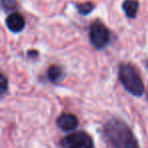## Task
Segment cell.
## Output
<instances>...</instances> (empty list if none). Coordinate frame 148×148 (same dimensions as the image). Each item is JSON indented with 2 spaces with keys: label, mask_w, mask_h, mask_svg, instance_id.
<instances>
[{
  "label": "cell",
  "mask_w": 148,
  "mask_h": 148,
  "mask_svg": "<svg viewBox=\"0 0 148 148\" xmlns=\"http://www.w3.org/2000/svg\"><path fill=\"white\" fill-rule=\"evenodd\" d=\"M89 39L92 46L97 50H101L109 44L111 34L108 27L101 21H95L89 27Z\"/></svg>",
  "instance_id": "3957f363"
},
{
  "label": "cell",
  "mask_w": 148,
  "mask_h": 148,
  "mask_svg": "<svg viewBox=\"0 0 148 148\" xmlns=\"http://www.w3.org/2000/svg\"><path fill=\"white\" fill-rule=\"evenodd\" d=\"M122 8L129 18H135L139 8V3L137 0H125L122 4Z\"/></svg>",
  "instance_id": "52a82bcc"
},
{
  "label": "cell",
  "mask_w": 148,
  "mask_h": 148,
  "mask_svg": "<svg viewBox=\"0 0 148 148\" xmlns=\"http://www.w3.org/2000/svg\"><path fill=\"white\" fill-rule=\"evenodd\" d=\"M56 123H57L58 127L63 131H73L78 126V119L76 118V116L72 115V114L64 113L58 117Z\"/></svg>",
  "instance_id": "5b68a950"
},
{
  "label": "cell",
  "mask_w": 148,
  "mask_h": 148,
  "mask_svg": "<svg viewBox=\"0 0 148 148\" xmlns=\"http://www.w3.org/2000/svg\"><path fill=\"white\" fill-rule=\"evenodd\" d=\"M103 135L114 148H139L137 139L129 126L119 119L110 120L103 126Z\"/></svg>",
  "instance_id": "6da1fadb"
},
{
  "label": "cell",
  "mask_w": 148,
  "mask_h": 148,
  "mask_svg": "<svg viewBox=\"0 0 148 148\" xmlns=\"http://www.w3.org/2000/svg\"><path fill=\"white\" fill-rule=\"evenodd\" d=\"M63 148H95L91 137L85 132H75L61 140Z\"/></svg>",
  "instance_id": "277c9868"
},
{
  "label": "cell",
  "mask_w": 148,
  "mask_h": 148,
  "mask_svg": "<svg viewBox=\"0 0 148 148\" xmlns=\"http://www.w3.org/2000/svg\"><path fill=\"white\" fill-rule=\"evenodd\" d=\"M25 25V19L19 13L13 12L7 16L6 18V27L13 33H19L23 29Z\"/></svg>",
  "instance_id": "8992f818"
},
{
  "label": "cell",
  "mask_w": 148,
  "mask_h": 148,
  "mask_svg": "<svg viewBox=\"0 0 148 148\" xmlns=\"http://www.w3.org/2000/svg\"><path fill=\"white\" fill-rule=\"evenodd\" d=\"M48 78L52 81V82H58L63 78L64 74H63V70L60 66L58 65H52L49 67L48 69Z\"/></svg>",
  "instance_id": "ba28073f"
},
{
  "label": "cell",
  "mask_w": 148,
  "mask_h": 148,
  "mask_svg": "<svg viewBox=\"0 0 148 148\" xmlns=\"http://www.w3.org/2000/svg\"><path fill=\"white\" fill-rule=\"evenodd\" d=\"M2 6L4 9H9V10H12L16 6V3L13 1V0H2Z\"/></svg>",
  "instance_id": "30bf717a"
},
{
  "label": "cell",
  "mask_w": 148,
  "mask_h": 148,
  "mask_svg": "<svg viewBox=\"0 0 148 148\" xmlns=\"http://www.w3.org/2000/svg\"><path fill=\"white\" fill-rule=\"evenodd\" d=\"M7 90V79L4 74L1 75V93H4Z\"/></svg>",
  "instance_id": "8fae6325"
},
{
  "label": "cell",
  "mask_w": 148,
  "mask_h": 148,
  "mask_svg": "<svg viewBox=\"0 0 148 148\" xmlns=\"http://www.w3.org/2000/svg\"><path fill=\"white\" fill-rule=\"evenodd\" d=\"M119 79L127 91L135 97L144 92V84L138 70L132 64H122L119 68Z\"/></svg>",
  "instance_id": "7a4b0ae2"
},
{
  "label": "cell",
  "mask_w": 148,
  "mask_h": 148,
  "mask_svg": "<svg viewBox=\"0 0 148 148\" xmlns=\"http://www.w3.org/2000/svg\"><path fill=\"white\" fill-rule=\"evenodd\" d=\"M76 8L78 10V12L82 15H86L89 14L91 11L93 10L95 6L91 2H85V3H80V4L76 5Z\"/></svg>",
  "instance_id": "9c48e42d"
}]
</instances>
